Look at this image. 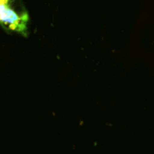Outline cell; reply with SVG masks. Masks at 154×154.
<instances>
[{"mask_svg": "<svg viewBox=\"0 0 154 154\" xmlns=\"http://www.w3.org/2000/svg\"><path fill=\"white\" fill-rule=\"evenodd\" d=\"M29 14L21 0H0V24L10 31L26 35Z\"/></svg>", "mask_w": 154, "mask_h": 154, "instance_id": "6da1fadb", "label": "cell"}]
</instances>
